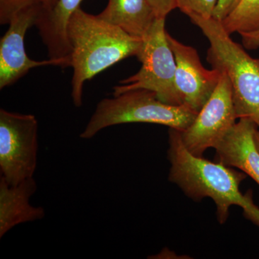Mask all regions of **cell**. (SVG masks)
<instances>
[{
	"label": "cell",
	"mask_w": 259,
	"mask_h": 259,
	"mask_svg": "<svg viewBox=\"0 0 259 259\" xmlns=\"http://www.w3.org/2000/svg\"><path fill=\"white\" fill-rule=\"evenodd\" d=\"M37 3L40 0H0V24H9L18 12Z\"/></svg>",
	"instance_id": "16"
},
{
	"label": "cell",
	"mask_w": 259,
	"mask_h": 259,
	"mask_svg": "<svg viewBox=\"0 0 259 259\" xmlns=\"http://www.w3.org/2000/svg\"><path fill=\"white\" fill-rule=\"evenodd\" d=\"M258 126L241 118L216 145L214 161L238 168L259 185V151L254 140Z\"/></svg>",
	"instance_id": "10"
},
{
	"label": "cell",
	"mask_w": 259,
	"mask_h": 259,
	"mask_svg": "<svg viewBox=\"0 0 259 259\" xmlns=\"http://www.w3.org/2000/svg\"><path fill=\"white\" fill-rule=\"evenodd\" d=\"M97 16L141 39L156 20L148 0H109L105 9Z\"/></svg>",
	"instance_id": "13"
},
{
	"label": "cell",
	"mask_w": 259,
	"mask_h": 259,
	"mask_svg": "<svg viewBox=\"0 0 259 259\" xmlns=\"http://www.w3.org/2000/svg\"><path fill=\"white\" fill-rule=\"evenodd\" d=\"M42 8L45 10H51L54 8L57 0H40Z\"/></svg>",
	"instance_id": "19"
},
{
	"label": "cell",
	"mask_w": 259,
	"mask_h": 259,
	"mask_svg": "<svg viewBox=\"0 0 259 259\" xmlns=\"http://www.w3.org/2000/svg\"><path fill=\"white\" fill-rule=\"evenodd\" d=\"M254 140L255 145H256L257 149L259 151V128L257 127V129L255 130V134H254Z\"/></svg>",
	"instance_id": "20"
},
{
	"label": "cell",
	"mask_w": 259,
	"mask_h": 259,
	"mask_svg": "<svg viewBox=\"0 0 259 259\" xmlns=\"http://www.w3.org/2000/svg\"><path fill=\"white\" fill-rule=\"evenodd\" d=\"M221 23L229 35H241L245 49H259V0H241L236 9Z\"/></svg>",
	"instance_id": "14"
},
{
	"label": "cell",
	"mask_w": 259,
	"mask_h": 259,
	"mask_svg": "<svg viewBox=\"0 0 259 259\" xmlns=\"http://www.w3.org/2000/svg\"><path fill=\"white\" fill-rule=\"evenodd\" d=\"M41 3L20 10L9 23V28L0 40V89L10 86L23 78L30 69L47 66L69 67L66 61L49 59L35 61L25 51L24 38L29 28L35 25Z\"/></svg>",
	"instance_id": "8"
},
{
	"label": "cell",
	"mask_w": 259,
	"mask_h": 259,
	"mask_svg": "<svg viewBox=\"0 0 259 259\" xmlns=\"http://www.w3.org/2000/svg\"><path fill=\"white\" fill-rule=\"evenodd\" d=\"M197 113L185 105L165 103L149 90H131L100 100L80 138L91 139L107 127L135 122L158 124L182 131Z\"/></svg>",
	"instance_id": "4"
},
{
	"label": "cell",
	"mask_w": 259,
	"mask_h": 259,
	"mask_svg": "<svg viewBox=\"0 0 259 259\" xmlns=\"http://www.w3.org/2000/svg\"><path fill=\"white\" fill-rule=\"evenodd\" d=\"M38 152V122L30 114L0 110V171L10 185L32 178Z\"/></svg>",
	"instance_id": "6"
},
{
	"label": "cell",
	"mask_w": 259,
	"mask_h": 259,
	"mask_svg": "<svg viewBox=\"0 0 259 259\" xmlns=\"http://www.w3.org/2000/svg\"><path fill=\"white\" fill-rule=\"evenodd\" d=\"M83 0H57L54 8L45 10L40 5L36 26L50 59L67 61L71 66V47L68 25L71 16Z\"/></svg>",
	"instance_id": "12"
},
{
	"label": "cell",
	"mask_w": 259,
	"mask_h": 259,
	"mask_svg": "<svg viewBox=\"0 0 259 259\" xmlns=\"http://www.w3.org/2000/svg\"><path fill=\"white\" fill-rule=\"evenodd\" d=\"M176 61L175 86L181 105L196 112L204 106L217 88L222 72L206 69L197 50L166 33Z\"/></svg>",
	"instance_id": "9"
},
{
	"label": "cell",
	"mask_w": 259,
	"mask_h": 259,
	"mask_svg": "<svg viewBox=\"0 0 259 259\" xmlns=\"http://www.w3.org/2000/svg\"><path fill=\"white\" fill-rule=\"evenodd\" d=\"M166 19H156L143 38L138 58L141 63L139 72L114 87L112 96L136 90L153 92L161 101L181 106L175 86L176 61L165 28Z\"/></svg>",
	"instance_id": "5"
},
{
	"label": "cell",
	"mask_w": 259,
	"mask_h": 259,
	"mask_svg": "<svg viewBox=\"0 0 259 259\" xmlns=\"http://www.w3.org/2000/svg\"><path fill=\"white\" fill-rule=\"evenodd\" d=\"M37 188L33 177L16 185H10L0 177V238L18 225L45 217L44 208L30 203Z\"/></svg>",
	"instance_id": "11"
},
{
	"label": "cell",
	"mask_w": 259,
	"mask_h": 259,
	"mask_svg": "<svg viewBox=\"0 0 259 259\" xmlns=\"http://www.w3.org/2000/svg\"><path fill=\"white\" fill-rule=\"evenodd\" d=\"M156 19H166L167 15L177 8V0H148Z\"/></svg>",
	"instance_id": "17"
},
{
	"label": "cell",
	"mask_w": 259,
	"mask_h": 259,
	"mask_svg": "<svg viewBox=\"0 0 259 259\" xmlns=\"http://www.w3.org/2000/svg\"><path fill=\"white\" fill-rule=\"evenodd\" d=\"M71 47V98L82 105L83 84L88 80L131 56H137L143 39L133 36L97 15L79 8L68 25Z\"/></svg>",
	"instance_id": "2"
},
{
	"label": "cell",
	"mask_w": 259,
	"mask_h": 259,
	"mask_svg": "<svg viewBox=\"0 0 259 259\" xmlns=\"http://www.w3.org/2000/svg\"><path fill=\"white\" fill-rule=\"evenodd\" d=\"M237 116L231 82L222 72L217 88L189 127L179 131L185 148L202 157L204 151L216 145L236 123Z\"/></svg>",
	"instance_id": "7"
},
{
	"label": "cell",
	"mask_w": 259,
	"mask_h": 259,
	"mask_svg": "<svg viewBox=\"0 0 259 259\" xmlns=\"http://www.w3.org/2000/svg\"><path fill=\"white\" fill-rule=\"evenodd\" d=\"M241 0H218L213 18L222 22L236 9Z\"/></svg>",
	"instance_id": "18"
},
{
	"label": "cell",
	"mask_w": 259,
	"mask_h": 259,
	"mask_svg": "<svg viewBox=\"0 0 259 259\" xmlns=\"http://www.w3.org/2000/svg\"><path fill=\"white\" fill-rule=\"evenodd\" d=\"M190 18L208 40L207 61L231 82L237 118L250 119L259 128V59L251 57L243 46L233 40L215 19Z\"/></svg>",
	"instance_id": "3"
},
{
	"label": "cell",
	"mask_w": 259,
	"mask_h": 259,
	"mask_svg": "<svg viewBox=\"0 0 259 259\" xmlns=\"http://www.w3.org/2000/svg\"><path fill=\"white\" fill-rule=\"evenodd\" d=\"M168 159L171 163L168 180L194 201L210 197L216 205V215L221 224L229 217L231 206L241 207L243 216L259 228V207L255 205L253 193L245 194L240 185L246 179L244 172L216 161L194 156L184 146L180 132L168 131Z\"/></svg>",
	"instance_id": "1"
},
{
	"label": "cell",
	"mask_w": 259,
	"mask_h": 259,
	"mask_svg": "<svg viewBox=\"0 0 259 259\" xmlns=\"http://www.w3.org/2000/svg\"><path fill=\"white\" fill-rule=\"evenodd\" d=\"M179 8L190 18L198 16L212 18L217 5L218 0H177Z\"/></svg>",
	"instance_id": "15"
}]
</instances>
